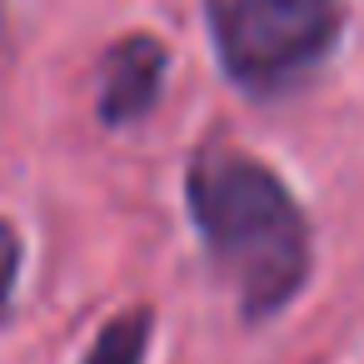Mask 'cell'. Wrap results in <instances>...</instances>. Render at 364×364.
<instances>
[{
    "instance_id": "6da1fadb",
    "label": "cell",
    "mask_w": 364,
    "mask_h": 364,
    "mask_svg": "<svg viewBox=\"0 0 364 364\" xmlns=\"http://www.w3.org/2000/svg\"><path fill=\"white\" fill-rule=\"evenodd\" d=\"M185 205L245 324H264L299 299L314 264L309 220L274 165L210 135L185 160Z\"/></svg>"
},
{
    "instance_id": "7a4b0ae2",
    "label": "cell",
    "mask_w": 364,
    "mask_h": 364,
    "mask_svg": "<svg viewBox=\"0 0 364 364\" xmlns=\"http://www.w3.org/2000/svg\"><path fill=\"white\" fill-rule=\"evenodd\" d=\"M344 26L349 0H205L220 70L259 100L304 85L339 50Z\"/></svg>"
},
{
    "instance_id": "3957f363",
    "label": "cell",
    "mask_w": 364,
    "mask_h": 364,
    "mask_svg": "<svg viewBox=\"0 0 364 364\" xmlns=\"http://www.w3.org/2000/svg\"><path fill=\"white\" fill-rule=\"evenodd\" d=\"M165 70H170V50L160 36L135 31L125 41H115L100 55V85H95V115L105 130H125L135 120H145L165 90Z\"/></svg>"
},
{
    "instance_id": "277c9868",
    "label": "cell",
    "mask_w": 364,
    "mask_h": 364,
    "mask_svg": "<svg viewBox=\"0 0 364 364\" xmlns=\"http://www.w3.org/2000/svg\"><path fill=\"white\" fill-rule=\"evenodd\" d=\"M150 339H155V309L130 304V309H120L115 319L100 324V334H95V344L85 349L80 364H145Z\"/></svg>"
},
{
    "instance_id": "5b68a950",
    "label": "cell",
    "mask_w": 364,
    "mask_h": 364,
    "mask_svg": "<svg viewBox=\"0 0 364 364\" xmlns=\"http://www.w3.org/2000/svg\"><path fill=\"white\" fill-rule=\"evenodd\" d=\"M21 264H26V245H21V230L11 220H0V324L11 319V304H16V284H21Z\"/></svg>"
}]
</instances>
